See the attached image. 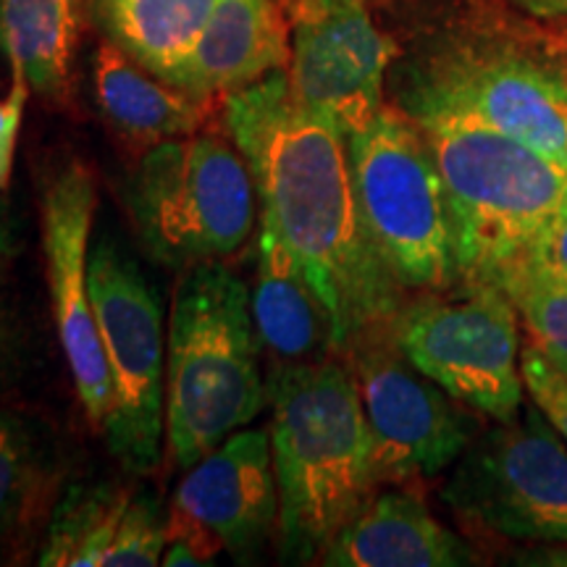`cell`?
Returning a JSON list of instances; mask_svg holds the SVG:
<instances>
[{"instance_id":"cell-10","label":"cell","mask_w":567,"mask_h":567,"mask_svg":"<svg viewBox=\"0 0 567 567\" xmlns=\"http://www.w3.org/2000/svg\"><path fill=\"white\" fill-rule=\"evenodd\" d=\"M90 295L113 384L109 450L132 473L158 465L166 439V329L158 292L140 266L103 239L90 250Z\"/></svg>"},{"instance_id":"cell-1","label":"cell","mask_w":567,"mask_h":567,"mask_svg":"<svg viewBox=\"0 0 567 567\" xmlns=\"http://www.w3.org/2000/svg\"><path fill=\"white\" fill-rule=\"evenodd\" d=\"M224 126L250 166L260 218L329 316L337 354L392 329L410 295L365 229L344 134L295 95L287 71L224 97Z\"/></svg>"},{"instance_id":"cell-27","label":"cell","mask_w":567,"mask_h":567,"mask_svg":"<svg viewBox=\"0 0 567 567\" xmlns=\"http://www.w3.org/2000/svg\"><path fill=\"white\" fill-rule=\"evenodd\" d=\"M507 6L538 24L567 27V0H507Z\"/></svg>"},{"instance_id":"cell-2","label":"cell","mask_w":567,"mask_h":567,"mask_svg":"<svg viewBox=\"0 0 567 567\" xmlns=\"http://www.w3.org/2000/svg\"><path fill=\"white\" fill-rule=\"evenodd\" d=\"M268 400L279 555L292 565L318 563L381 486L358 381L342 354L276 365Z\"/></svg>"},{"instance_id":"cell-23","label":"cell","mask_w":567,"mask_h":567,"mask_svg":"<svg viewBox=\"0 0 567 567\" xmlns=\"http://www.w3.org/2000/svg\"><path fill=\"white\" fill-rule=\"evenodd\" d=\"M45 463L19 417L0 415V544H6L40 499Z\"/></svg>"},{"instance_id":"cell-17","label":"cell","mask_w":567,"mask_h":567,"mask_svg":"<svg viewBox=\"0 0 567 567\" xmlns=\"http://www.w3.org/2000/svg\"><path fill=\"white\" fill-rule=\"evenodd\" d=\"M329 567H465L478 549L405 486L375 492L323 549Z\"/></svg>"},{"instance_id":"cell-7","label":"cell","mask_w":567,"mask_h":567,"mask_svg":"<svg viewBox=\"0 0 567 567\" xmlns=\"http://www.w3.org/2000/svg\"><path fill=\"white\" fill-rule=\"evenodd\" d=\"M347 145L365 229L400 287L410 297L457 287L442 172L421 126L386 103Z\"/></svg>"},{"instance_id":"cell-18","label":"cell","mask_w":567,"mask_h":567,"mask_svg":"<svg viewBox=\"0 0 567 567\" xmlns=\"http://www.w3.org/2000/svg\"><path fill=\"white\" fill-rule=\"evenodd\" d=\"M250 305L260 344L279 365L316 363L337 354L321 300L266 218H260L258 271Z\"/></svg>"},{"instance_id":"cell-21","label":"cell","mask_w":567,"mask_h":567,"mask_svg":"<svg viewBox=\"0 0 567 567\" xmlns=\"http://www.w3.org/2000/svg\"><path fill=\"white\" fill-rule=\"evenodd\" d=\"M218 0H90L105 40L163 82L193 51Z\"/></svg>"},{"instance_id":"cell-11","label":"cell","mask_w":567,"mask_h":567,"mask_svg":"<svg viewBox=\"0 0 567 567\" xmlns=\"http://www.w3.org/2000/svg\"><path fill=\"white\" fill-rule=\"evenodd\" d=\"M381 486H413L457 463L484 429L473 413L396 350L392 334H375L350 354Z\"/></svg>"},{"instance_id":"cell-13","label":"cell","mask_w":567,"mask_h":567,"mask_svg":"<svg viewBox=\"0 0 567 567\" xmlns=\"http://www.w3.org/2000/svg\"><path fill=\"white\" fill-rule=\"evenodd\" d=\"M97 193L90 168L71 161L42 195V250L53 318L84 415L105 434L113 415V384L90 295V234Z\"/></svg>"},{"instance_id":"cell-26","label":"cell","mask_w":567,"mask_h":567,"mask_svg":"<svg viewBox=\"0 0 567 567\" xmlns=\"http://www.w3.org/2000/svg\"><path fill=\"white\" fill-rule=\"evenodd\" d=\"M526 266L567 276V216L559 218V221L538 239L534 252H530V258L526 260Z\"/></svg>"},{"instance_id":"cell-4","label":"cell","mask_w":567,"mask_h":567,"mask_svg":"<svg viewBox=\"0 0 567 567\" xmlns=\"http://www.w3.org/2000/svg\"><path fill=\"white\" fill-rule=\"evenodd\" d=\"M389 87L410 118H465L567 166V55L523 34L460 27L394 63Z\"/></svg>"},{"instance_id":"cell-19","label":"cell","mask_w":567,"mask_h":567,"mask_svg":"<svg viewBox=\"0 0 567 567\" xmlns=\"http://www.w3.org/2000/svg\"><path fill=\"white\" fill-rule=\"evenodd\" d=\"M92 82L105 122L140 153L158 142L189 137L205 122L208 105L140 66L111 40L97 45Z\"/></svg>"},{"instance_id":"cell-30","label":"cell","mask_w":567,"mask_h":567,"mask_svg":"<svg viewBox=\"0 0 567 567\" xmlns=\"http://www.w3.org/2000/svg\"><path fill=\"white\" fill-rule=\"evenodd\" d=\"M360 3H365V0H360Z\"/></svg>"},{"instance_id":"cell-3","label":"cell","mask_w":567,"mask_h":567,"mask_svg":"<svg viewBox=\"0 0 567 567\" xmlns=\"http://www.w3.org/2000/svg\"><path fill=\"white\" fill-rule=\"evenodd\" d=\"M415 122V118H413ZM442 172L457 284H505L567 216V166L465 118H417Z\"/></svg>"},{"instance_id":"cell-16","label":"cell","mask_w":567,"mask_h":567,"mask_svg":"<svg viewBox=\"0 0 567 567\" xmlns=\"http://www.w3.org/2000/svg\"><path fill=\"white\" fill-rule=\"evenodd\" d=\"M289 59V17L279 0H218L168 84L208 105L287 71Z\"/></svg>"},{"instance_id":"cell-12","label":"cell","mask_w":567,"mask_h":567,"mask_svg":"<svg viewBox=\"0 0 567 567\" xmlns=\"http://www.w3.org/2000/svg\"><path fill=\"white\" fill-rule=\"evenodd\" d=\"M279 528L271 434L237 431L189 467L166 515L163 565H208L221 551L252 563Z\"/></svg>"},{"instance_id":"cell-14","label":"cell","mask_w":567,"mask_h":567,"mask_svg":"<svg viewBox=\"0 0 567 567\" xmlns=\"http://www.w3.org/2000/svg\"><path fill=\"white\" fill-rule=\"evenodd\" d=\"M394 55V42L373 24L360 0H329L292 21L287 74L295 95L350 137L386 105Z\"/></svg>"},{"instance_id":"cell-6","label":"cell","mask_w":567,"mask_h":567,"mask_svg":"<svg viewBox=\"0 0 567 567\" xmlns=\"http://www.w3.org/2000/svg\"><path fill=\"white\" fill-rule=\"evenodd\" d=\"M124 205L147 255L168 268L231 258L255 226V182L231 140L189 134L140 153Z\"/></svg>"},{"instance_id":"cell-9","label":"cell","mask_w":567,"mask_h":567,"mask_svg":"<svg viewBox=\"0 0 567 567\" xmlns=\"http://www.w3.org/2000/svg\"><path fill=\"white\" fill-rule=\"evenodd\" d=\"M392 342L431 381L488 421H509L526 402L520 316L507 292L457 284L410 297Z\"/></svg>"},{"instance_id":"cell-29","label":"cell","mask_w":567,"mask_h":567,"mask_svg":"<svg viewBox=\"0 0 567 567\" xmlns=\"http://www.w3.org/2000/svg\"><path fill=\"white\" fill-rule=\"evenodd\" d=\"M11 354H13L11 326H9V318L3 313V308H0V379H3L6 371H9Z\"/></svg>"},{"instance_id":"cell-20","label":"cell","mask_w":567,"mask_h":567,"mask_svg":"<svg viewBox=\"0 0 567 567\" xmlns=\"http://www.w3.org/2000/svg\"><path fill=\"white\" fill-rule=\"evenodd\" d=\"M82 32V0H0V48L34 95L63 103Z\"/></svg>"},{"instance_id":"cell-15","label":"cell","mask_w":567,"mask_h":567,"mask_svg":"<svg viewBox=\"0 0 567 567\" xmlns=\"http://www.w3.org/2000/svg\"><path fill=\"white\" fill-rule=\"evenodd\" d=\"M166 551L158 499L122 484L71 486L55 505L42 567H155Z\"/></svg>"},{"instance_id":"cell-24","label":"cell","mask_w":567,"mask_h":567,"mask_svg":"<svg viewBox=\"0 0 567 567\" xmlns=\"http://www.w3.org/2000/svg\"><path fill=\"white\" fill-rule=\"evenodd\" d=\"M523 381L526 394L544 410L567 442V375L551 365L536 347H523Z\"/></svg>"},{"instance_id":"cell-22","label":"cell","mask_w":567,"mask_h":567,"mask_svg":"<svg viewBox=\"0 0 567 567\" xmlns=\"http://www.w3.org/2000/svg\"><path fill=\"white\" fill-rule=\"evenodd\" d=\"M505 292L526 326L528 344L567 375V276L526 266L505 284Z\"/></svg>"},{"instance_id":"cell-28","label":"cell","mask_w":567,"mask_h":567,"mask_svg":"<svg viewBox=\"0 0 567 567\" xmlns=\"http://www.w3.org/2000/svg\"><path fill=\"white\" fill-rule=\"evenodd\" d=\"M17 255V231H13V218L6 200V189H0V276L11 266Z\"/></svg>"},{"instance_id":"cell-8","label":"cell","mask_w":567,"mask_h":567,"mask_svg":"<svg viewBox=\"0 0 567 567\" xmlns=\"http://www.w3.org/2000/svg\"><path fill=\"white\" fill-rule=\"evenodd\" d=\"M444 505L473 534L567 547V442L534 400L492 421L452 465Z\"/></svg>"},{"instance_id":"cell-5","label":"cell","mask_w":567,"mask_h":567,"mask_svg":"<svg viewBox=\"0 0 567 567\" xmlns=\"http://www.w3.org/2000/svg\"><path fill=\"white\" fill-rule=\"evenodd\" d=\"M166 350V444L176 465L193 467L268 400L250 289L221 260L187 268Z\"/></svg>"},{"instance_id":"cell-25","label":"cell","mask_w":567,"mask_h":567,"mask_svg":"<svg viewBox=\"0 0 567 567\" xmlns=\"http://www.w3.org/2000/svg\"><path fill=\"white\" fill-rule=\"evenodd\" d=\"M30 97V87L21 76H13L11 95L0 103V189H9L13 172V153H17V137L21 126V113Z\"/></svg>"}]
</instances>
